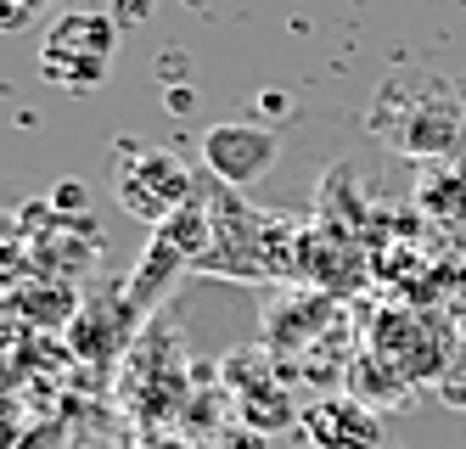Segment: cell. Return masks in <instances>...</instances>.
<instances>
[{
    "label": "cell",
    "mask_w": 466,
    "mask_h": 449,
    "mask_svg": "<svg viewBox=\"0 0 466 449\" xmlns=\"http://www.w3.org/2000/svg\"><path fill=\"white\" fill-rule=\"evenodd\" d=\"M455 332L444 315H432V309H382L371 321V342H365L360 354H371L399 388H421V383H444V371L455 360Z\"/></svg>",
    "instance_id": "cell-5"
},
{
    "label": "cell",
    "mask_w": 466,
    "mask_h": 449,
    "mask_svg": "<svg viewBox=\"0 0 466 449\" xmlns=\"http://www.w3.org/2000/svg\"><path fill=\"white\" fill-rule=\"evenodd\" d=\"M225 393H230L237 416L253 433H287V427H298V416H304V404L292 399L287 376L276 371L270 354H230V365H225Z\"/></svg>",
    "instance_id": "cell-9"
},
{
    "label": "cell",
    "mask_w": 466,
    "mask_h": 449,
    "mask_svg": "<svg viewBox=\"0 0 466 449\" xmlns=\"http://www.w3.org/2000/svg\"><path fill=\"white\" fill-rule=\"evenodd\" d=\"M118 56V23L107 12H62L46 28L40 74L56 90H96Z\"/></svg>",
    "instance_id": "cell-7"
},
{
    "label": "cell",
    "mask_w": 466,
    "mask_h": 449,
    "mask_svg": "<svg viewBox=\"0 0 466 449\" xmlns=\"http://www.w3.org/2000/svg\"><path fill=\"white\" fill-rule=\"evenodd\" d=\"M214 186V236L203 253V275H225V281H292L298 275V248H304V230H292L287 219L242 202V191H230L219 180Z\"/></svg>",
    "instance_id": "cell-2"
},
{
    "label": "cell",
    "mask_w": 466,
    "mask_h": 449,
    "mask_svg": "<svg viewBox=\"0 0 466 449\" xmlns=\"http://www.w3.org/2000/svg\"><path fill=\"white\" fill-rule=\"evenodd\" d=\"M12 303H17V315L35 326V332H68L79 321V292L68 281H40V287L17 292Z\"/></svg>",
    "instance_id": "cell-14"
},
{
    "label": "cell",
    "mask_w": 466,
    "mask_h": 449,
    "mask_svg": "<svg viewBox=\"0 0 466 449\" xmlns=\"http://www.w3.org/2000/svg\"><path fill=\"white\" fill-rule=\"evenodd\" d=\"M466 129V101L450 79L439 74H393L377 101H371V135L399 152V158H421V163H444L461 147Z\"/></svg>",
    "instance_id": "cell-1"
},
{
    "label": "cell",
    "mask_w": 466,
    "mask_h": 449,
    "mask_svg": "<svg viewBox=\"0 0 466 449\" xmlns=\"http://www.w3.org/2000/svg\"><path fill=\"white\" fill-rule=\"evenodd\" d=\"M40 6H46V0H6V28H23Z\"/></svg>",
    "instance_id": "cell-16"
},
{
    "label": "cell",
    "mask_w": 466,
    "mask_h": 449,
    "mask_svg": "<svg viewBox=\"0 0 466 449\" xmlns=\"http://www.w3.org/2000/svg\"><path fill=\"white\" fill-rule=\"evenodd\" d=\"M281 158V135L270 124H253V118H237V124H214L203 135V168L208 180L230 186V191H248L253 180H264Z\"/></svg>",
    "instance_id": "cell-10"
},
{
    "label": "cell",
    "mask_w": 466,
    "mask_h": 449,
    "mask_svg": "<svg viewBox=\"0 0 466 449\" xmlns=\"http://www.w3.org/2000/svg\"><path fill=\"white\" fill-rule=\"evenodd\" d=\"M197 191H203L197 168L186 158H175V152H136L118 168V209L129 219H147L152 230L163 219H175Z\"/></svg>",
    "instance_id": "cell-8"
},
{
    "label": "cell",
    "mask_w": 466,
    "mask_h": 449,
    "mask_svg": "<svg viewBox=\"0 0 466 449\" xmlns=\"http://www.w3.org/2000/svg\"><path fill=\"white\" fill-rule=\"evenodd\" d=\"M147 321L129 309L124 287H96L85 303H79V321L68 326V349L74 360H96V365H113L118 354L136 349V332Z\"/></svg>",
    "instance_id": "cell-11"
},
{
    "label": "cell",
    "mask_w": 466,
    "mask_h": 449,
    "mask_svg": "<svg viewBox=\"0 0 466 449\" xmlns=\"http://www.w3.org/2000/svg\"><path fill=\"white\" fill-rule=\"evenodd\" d=\"M416 209L427 225H466V163H432L416 180Z\"/></svg>",
    "instance_id": "cell-13"
},
{
    "label": "cell",
    "mask_w": 466,
    "mask_h": 449,
    "mask_svg": "<svg viewBox=\"0 0 466 449\" xmlns=\"http://www.w3.org/2000/svg\"><path fill=\"white\" fill-rule=\"evenodd\" d=\"M147 449H197V444H186V438H169V433H152V444Z\"/></svg>",
    "instance_id": "cell-17"
},
{
    "label": "cell",
    "mask_w": 466,
    "mask_h": 449,
    "mask_svg": "<svg viewBox=\"0 0 466 449\" xmlns=\"http://www.w3.org/2000/svg\"><path fill=\"white\" fill-rule=\"evenodd\" d=\"M298 433L309 449H382V416L354 393H320L304 404Z\"/></svg>",
    "instance_id": "cell-12"
},
{
    "label": "cell",
    "mask_w": 466,
    "mask_h": 449,
    "mask_svg": "<svg viewBox=\"0 0 466 449\" xmlns=\"http://www.w3.org/2000/svg\"><path fill=\"white\" fill-rule=\"evenodd\" d=\"M439 393L455 404V410H466V342L455 349V360H450V371H444V383H439Z\"/></svg>",
    "instance_id": "cell-15"
},
{
    "label": "cell",
    "mask_w": 466,
    "mask_h": 449,
    "mask_svg": "<svg viewBox=\"0 0 466 449\" xmlns=\"http://www.w3.org/2000/svg\"><path fill=\"white\" fill-rule=\"evenodd\" d=\"M264 342H270V360L281 376H349L343 360L349 354V321H343V303L326 298V292H304L281 303V315L264 326Z\"/></svg>",
    "instance_id": "cell-3"
},
{
    "label": "cell",
    "mask_w": 466,
    "mask_h": 449,
    "mask_svg": "<svg viewBox=\"0 0 466 449\" xmlns=\"http://www.w3.org/2000/svg\"><path fill=\"white\" fill-rule=\"evenodd\" d=\"M208 236H214V186L203 180V191H197L175 219H163V225L152 230V241H147L136 275L124 281V298H129V309H136L141 321L152 315L163 298H169V287L180 281V270H197V264H203Z\"/></svg>",
    "instance_id": "cell-4"
},
{
    "label": "cell",
    "mask_w": 466,
    "mask_h": 449,
    "mask_svg": "<svg viewBox=\"0 0 466 449\" xmlns=\"http://www.w3.org/2000/svg\"><path fill=\"white\" fill-rule=\"evenodd\" d=\"M118 399H124V410L147 433H163L175 416H186V399H191V388H186V354H180L175 332L163 326V321H152L136 337V349L124 354Z\"/></svg>",
    "instance_id": "cell-6"
}]
</instances>
